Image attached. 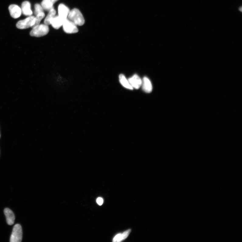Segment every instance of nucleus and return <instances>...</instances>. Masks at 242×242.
Listing matches in <instances>:
<instances>
[{
    "instance_id": "aec40b11",
    "label": "nucleus",
    "mask_w": 242,
    "mask_h": 242,
    "mask_svg": "<svg viewBox=\"0 0 242 242\" xmlns=\"http://www.w3.org/2000/svg\"><path fill=\"white\" fill-rule=\"evenodd\" d=\"M51 1L52 4L54 5V4L57 1H58V0H50Z\"/></svg>"
},
{
    "instance_id": "6ab92c4d",
    "label": "nucleus",
    "mask_w": 242,
    "mask_h": 242,
    "mask_svg": "<svg viewBox=\"0 0 242 242\" xmlns=\"http://www.w3.org/2000/svg\"><path fill=\"white\" fill-rule=\"evenodd\" d=\"M97 202L99 205L101 206L103 202V199L101 197H99L97 199Z\"/></svg>"
},
{
    "instance_id": "9b49d317",
    "label": "nucleus",
    "mask_w": 242,
    "mask_h": 242,
    "mask_svg": "<svg viewBox=\"0 0 242 242\" xmlns=\"http://www.w3.org/2000/svg\"><path fill=\"white\" fill-rule=\"evenodd\" d=\"M65 19L58 16H55L51 22L50 25L56 29H58L61 27Z\"/></svg>"
},
{
    "instance_id": "39448f33",
    "label": "nucleus",
    "mask_w": 242,
    "mask_h": 242,
    "mask_svg": "<svg viewBox=\"0 0 242 242\" xmlns=\"http://www.w3.org/2000/svg\"><path fill=\"white\" fill-rule=\"evenodd\" d=\"M34 17V16H31L24 20L18 21L16 24L17 27L20 29H23L31 27Z\"/></svg>"
},
{
    "instance_id": "423d86ee",
    "label": "nucleus",
    "mask_w": 242,
    "mask_h": 242,
    "mask_svg": "<svg viewBox=\"0 0 242 242\" xmlns=\"http://www.w3.org/2000/svg\"><path fill=\"white\" fill-rule=\"evenodd\" d=\"M9 9L11 16L14 19L19 17L22 14L21 8L17 5H9Z\"/></svg>"
},
{
    "instance_id": "f03ea898",
    "label": "nucleus",
    "mask_w": 242,
    "mask_h": 242,
    "mask_svg": "<svg viewBox=\"0 0 242 242\" xmlns=\"http://www.w3.org/2000/svg\"><path fill=\"white\" fill-rule=\"evenodd\" d=\"M49 28L48 25L45 24H39L33 28L30 33L32 36L40 37L46 36L48 33Z\"/></svg>"
},
{
    "instance_id": "0eeeda50",
    "label": "nucleus",
    "mask_w": 242,
    "mask_h": 242,
    "mask_svg": "<svg viewBox=\"0 0 242 242\" xmlns=\"http://www.w3.org/2000/svg\"><path fill=\"white\" fill-rule=\"evenodd\" d=\"M128 81L133 88L138 89L141 86L142 81L137 75H133L128 79Z\"/></svg>"
},
{
    "instance_id": "f8f14e48",
    "label": "nucleus",
    "mask_w": 242,
    "mask_h": 242,
    "mask_svg": "<svg viewBox=\"0 0 242 242\" xmlns=\"http://www.w3.org/2000/svg\"><path fill=\"white\" fill-rule=\"evenodd\" d=\"M70 11L65 5L60 4L58 7L59 16L64 19L67 18Z\"/></svg>"
},
{
    "instance_id": "f3484780",
    "label": "nucleus",
    "mask_w": 242,
    "mask_h": 242,
    "mask_svg": "<svg viewBox=\"0 0 242 242\" xmlns=\"http://www.w3.org/2000/svg\"><path fill=\"white\" fill-rule=\"evenodd\" d=\"M41 5L44 10L47 11H50L54 8L53 4L50 0H43Z\"/></svg>"
},
{
    "instance_id": "a211bd4d",
    "label": "nucleus",
    "mask_w": 242,
    "mask_h": 242,
    "mask_svg": "<svg viewBox=\"0 0 242 242\" xmlns=\"http://www.w3.org/2000/svg\"><path fill=\"white\" fill-rule=\"evenodd\" d=\"M44 9L42 6L39 4H37L35 5V10L34 13L36 16L44 12Z\"/></svg>"
},
{
    "instance_id": "6e6552de",
    "label": "nucleus",
    "mask_w": 242,
    "mask_h": 242,
    "mask_svg": "<svg viewBox=\"0 0 242 242\" xmlns=\"http://www.w3.org/2000/svg\"><path fill=\"white\" fill-rule=\"evenodd\" d=\"M21 9L22 13L25 16L29 17L33 14L31 9L30 3L28 1H24L22 3Z\"/></svg>"
},
{
    "instance_id": "7ed1b4c3",
    "label": "nucleus",
    "mask_w": 242,
    "mask_h": 242,
    "mask_svg": "<svg viewBox=\"0 0 242 242\" xmlns=\"http://www.w3.org/2000/svg\"><path fill=\"white\" fill-rule=\"evenodd\" d=\"M22 239L21 226L19 224L14 226L10 237L11 242H21Z\"/></svg>"
},
{
    "instance_id": "2eb2a0df",
    "label": "nucleus",
    "mask_w": 242,
    "mask_h": 242,
    "mask_svg": "<svg viewBox=\"0 0 242 242\" xmlns=\"http://www.w3.org/2000/svg\"><path fill=\"white\" fill-rule=\"evenodd\" d=\"M119 81L120 84L123 87L130 90H133V88L130 85L128 80H127L125 75L121 74L119 76Z\"/></svg>"
},
{
    "instance_id": "ddd939ff",
    "label": "nucleus",
    "mask_w": 242,
    "mask_h": 242,
    "mask_svg": "<svg viewBox=\"0 0 242 242\" xmlns=\"http://www.w3.org/2000/svg\"><path fill=\"white\" fill-rule=\"evenodd\" d=\"M130 232H131V230L129 229V230L124 232L123 233L117 234L113 238V241L119 242L125 240L128 237Z\"/></svg>"
},
{
    "instance_id": "20e7f679",
    "label": "nucleus",
    "mask_w": 242,
    "mask_h": 242,
    "mask_svg": "<svg viewBox=\"0 0 242 242\" xmlns=\"http://www.w3.org/2000/svg\"><path fill=\"white\" fill-rule=\"evenodd\" d=\"M62 26L64 30L66 33H77L78 31L77 25L74 22L68 19V18L65 19Z\"/></svg>"
},
{
    "instance_id": "4be33fe9",
    "label": "nucleus",
    "mask_w": 242,
    "mask_h": 242,
    "mask_svg": "<svg viewBox=\"0 0 242 242\" xmlns=\"http://www.w3.org/2000/svg\"><path fill=\"white\" fill-rule=\"evenodd\" d=\"M0 138H1V135H0Z\"/></svg>"
},
{
    "instance_id": "1a4fd4ad",
    "label": "nucleus",
    "mask_w": 242,
    "mask_h": 242,
    "mask_svg": "<svg viewBox=\"0 0 242 242\" xmlns=\"http://www.w3.org/2000/svg\"><path fill=\"white\" fill-rule=\"evenodd\" d=\"M142 88L143 91L146 93H150L152 90V86L149 79L146 77L143 78L142 82Z\"/></svg>"
},
{
    "instance_id": "dca6fc26",
    "label": "nucleus",
    "mask_w": 242,
    "mask_h": 242,
    "mask_svg": "<svg viewBox=\"0 0 242 242\" xmlns=\"http://www.w3.org/2000/svg\"><path fill=\"white\" fill-rule=\"evenodd\" d=\"M56 14V11L54 8L49 11L47 17L44 20V24L49 25H50L53 18L55 16Z\"/></svg>"
},
{
    "instance_id": "f257e3e1",
    "label": "nucleus",
    "mask_w": 242,
    "mask_h": 242,
    "mask_svg": "<svg viewBox=\"0 0 242 242\" xmlns=\"http://www.w3.org/2000/svg\"><path fill=\"white\" fill-rule=\"evenodd\" d=\"M67 18L78 26H82L85 23V20L83 16L80 11L77 9H73L70 11Z\"/></svg>"
},
{
    "instance_id": "4468645a",
    "label": "nucleus",
    "mask_w": 242,
    "mask_h": 242,
    "mask_svg": "<svg viewBox=\"0 0 242 242\" xmlns=\"http://www.w3.org/2000/svg\"><path fill=\"white\" fill-rule=\"evenodd\" d=\"M45 17V14L44 12H41L35 17L32 23L31 26L33 28L37 26L40 24V23L41 20Z\"/></svg>"
},
{
    "instance_id": "412c9836",
    "label": "nucleus",
    "mask_w": 242,
    "mask_h": 242,
    "mask_svg": "<svg viewBox=\"0 0 242 242\" xmlns=\"http://www.w3.org/2000/svg\"><path fill=\"white\" fill-rule=\"evenodd\" d=\"M242 7H240V9H239V10H240V11L241 12H242Z\"/></svg>"
},
{
    "instance_id": "9d476101",
    "label": "nucleus",
    "mask_w": 242,
    "mask_h": 242,
    "mask_svg": "<svg viewBox=\"0 0 242 242\" xmlns=\"http://www.w3.org/2000/svg\"><path fill=\"white\" fill-rule=\"evenodd\" d=\"M7 224L9 225H13L15 220V216L11 210L9 208H5L4 211Z\"/></svg>"
}]
</instances>
